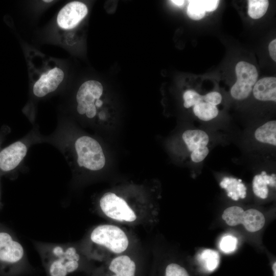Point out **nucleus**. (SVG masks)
<instances>
[{
    "label": "nucleus",
    "instance_id": "nucleus-1",
    "mask_svg": "<svg viewBox=\"0 0 276 276\" xmlns=\"http://www.w3.org/2000/svg\"><path fill=\"white\" fill-rule=\"evenodd\" d=\"M33 243L49 276H67L78 269L81 256L73 245L36 241Z\"/></svg>",
    "mask_w": 276,
    "mask_h": 276
},
{
    "label": "nucleus",
    "instance_id": "nucleus-2",
    "mask_svg": "<svg viewBox=\"0 0 276 276\" xmlns=\"http://www.w3.org/2000/svg\"><path fill=\"white\" fill-rule=\"evenodd\" d=\"M24 246L15 233L0 222V275L10 276L27 265Z\"/></svg>",
    "mask_w": 276,
    "mask_h": 276
},
{
    "label": "nucleus",
    "instance_id": "nucleus-3",
    "mask_svg": "<svg viewBox=\"0 0 276 276\" xmlns=\"http://www.w3.org/2000/svg\"><path fill=\"white\" fill-rule=\"evenodd\" d=\"M78 165L91 171L102 169L105 157L102 148L94 138L86 135L78 137L74 144Z\"/></svg>",
    "mask_w": 276,
    "mask_h": 276
},
{
    "label": "nucleus",
    "instance_id": "nucleus-4",
    "mask_svg": "<svg viewBox=\"0 0 276 276\" xmlns=\"http://www.w3.org/2000/svg\"><path fill=\"white\" fill-rule=\"evenodd\" d=\"M89 240L93 244L104 246L118 254L124 251L129 244L125 233L119 227L109 224L96 227L90 234Z\"/></svg>",
    "mask_w": 276,
    "mask_h": 276
},
{
    "label": "nucleus",
    "instance_id": "nucleus-5",
    "mask_svg": "<svg viewBox=\"0 0 276 276\" xmlns=\"http://www.w3.org/2000/svg\"><path fill=\"white\" fill-rule=\"evenodd\" d=\"M222 217L228 225L236 226L242 224L250 232L259 231L265 223L263 214L258 210L250 209L244 211L242 208L238 206L226 209Z\"/></svg>",
    "mask_w": 276,
    "mask_h": 276
},
{
    "label": "nucleus",
    "instance_id": "nucleus-6",
    "mask_svg": "<svg viewBox=\"0 0 276 276\" xmlns=\"http://www.w3.org/2000/svg\"><path fill=\"white\" fill-rule=\"evenodd\" d=\"M237 81L231 89L232 97L242 100L249 97L257 81L258 74L256 67L245 61L239 62L236 65Z\"/></svg>",
    "mask_w": 276,
    "mask_h": 276
},
{
    "label": "nucleus",
    "instance_id": "nucleus-7",
    "mask_svg": "<svg viewBox=\"0 0 276 276\" xmlns=\"http://www.w3.org/2000/svg\"><path fill=\"white\" fill-rule=\"evenodd\" d=\"M103 88L101 83L96 80H88L79 87L77 95V110L80 114H85L88 118L95 117L97 113L95 102L103 94Z\"/></svg>",
    "mask_w": 276,
    "mask_h": 276
},
{
    "label": "nucleus",
    "instance_id": "nucleus-8",
    "mask_svg": "<svg viewBox=\"0 0 276 276\" xmlns=\"http://www.w3.org/2000/svg\"><path fill=\"white\" fill-rule=\"evenodd\" d=\"M102 211L107 217L119 221L132 222L136 216L127 202L114 193H105L100 200Z\"/></svg>",
    "mask_w": 276,
    "mask_h": 276
},
{
    "label": "nucleus",
    "instance_id": "nucleus-9",
    "mask_svg": "<svg viewBox=\"0 0 276 276\" xmlns=\"http://www.w3.org/2000/svg\"><path fill=\"white\" fill-rule=\"evenodd\" d=\"M182 139L190 153L191 161L194 163L203 162L210 152L208 147L210 142L209 134L201 129H191L183 132Z\"/></svg>",
    "mask_w": 276,
    "mask_h": 276
},
{
    "label": "nucleus",
    "instance_id": "nucleus-10",
    "mask_svg": "<svg viewBox=\"0 0 276 276\" xmlns=\"http://www.w3.org/2000/svg\"><path fill=\"white\" fill-rule=\"evenodd\" d=\"M27 145L16 141L0 151V177L14 170L26 156Z\"/></svg>",
    "mask_w": 276,
    "mask_h": 276
},
{
    "label": "nucleus",
    "instance_id": "nucleus-11",
    "mask_svg": "<svg viewBox=\"0 0 276 276\" xmlns=\"http://www.w3.org/2000/svg\"><path fill=\"white\" fill-rule=\"evenodd\" d=\"M88 12L83 3L75 1L68 3L59 11L57 21L59 26L64 29H72L76 27Z\"/></svg>",
    "mask_w": 276,
    "mask_h": 276
},
{
    "label": "nucleus",
    "instance_id": "nucleus-12",
    "mask_svg": "<svg viewBox=\"0 0 276 276\" xmlns=\"http://www.w3.org/2000/svg\"><path fill=\"white\" fill-rule=\"evenodd\" d=\"M64 78L63 72L58 67L50 70L42 75L33 86V93L38 97H43L55 91Z\"/></svg>",
    "mask_w": 276,
    "mask_h": 276
},
{
    "label": "nucleus",
    "instance_id": "nucleus-13",
    "mask_svg": "<svg viewBox=\"0 0 276 276\" xmlns=\"http://www.w3.org/2000/svg\"><path fill=\"white\" fill-rule=\"evenodd\" d=\"M255 98L261 101H276V78L264 77L256 82L252 88Z\"/></svg>",
    "mask_w": 276,
    "mask_h": 276
},
{
    "label": "nucleus",
    "instance_id": "nucleus-14",
    "mask_svg": "<svg viewBox=\"0 0 276 276\" xmlns=\"http://www.w3.org/2000/svg\"><path fill=\"white\" fill-rule=\"evenodd\" d=\"M276 176L275 174H268L265 171L256 175L252 179V187L256 196L266 199L269 193L268 186L275 188Z\"/></svg>",
    "mask_w": 276,
    "mask_h": 276
},
{
    "label": "nucleus",
    "instance_id": "nucleus-15",
    "mask_svg": "<svg viewBox=\"0 0 276 276\" xmlns=\"http://www.w3.org/2000/svg\"><path fill=\"white\" fill-rule=\"evenodd\" d=\"M254 138L258 142L276 146V121H269L257 127L254 131Z\"/></svg>",
    "mask_w": 276,
    "mask_h": 276
},
{
    "label": "nucleus",
    "instance_id": "nucleus-16",
    "mask_svg": "<svg viewBox=\"0 0 276 276\" xmlns=\"http://www.w3.org/2000/svg\"><path fill=\"white\" fill-rule=\"evenodd\" d=\"M109 269L115 274L112 276H135L136 266L129 257L123 255L113 259Z\"/></svg>",
    "mask_w": 276,
    "mask_h": 276
},
{
    "label": "nucleus",
    "instance_id": "nucleus-17",
    "mask_svg": "<svg viewBox=\"0 0 276 276\" xmlns=\"http://www.w3.org/2000/svg\"><path fill=\"white\" fill-rule=\"evenodd\" d=\"M220 186L226 191L227 196L234 200L244 199L246 196V188L241 179L225 177L221 181Z\"/></svg>",
    "mask_w": 276,
    "mask_h": 276
},
{
    "label": "nucleus",
    "instance_id": "nucleus-18",
    "mask_svg": "<svg viewBox=\"0 0 276 276\" xmlns=\"http://www.w3.org/2000/svg\"><path fill=\"white\" fill-rule=\"evenodd\" d=\"M197 259L200 270L205 273L213 272L220 264L219 254L211 249L203 250L197 256Z\"/></svg>",
    "mask_w": 276,
    "mask_h": 276
},
{
    "label": "nucleus",
    "instance_id": "nucleus-19",
    "mask_svg": "<svg viewBox=\"0 0 276 276\" xmlns=\"http://www.w3.org/2000/svg\"><path fill=\"white\" fill-rule=\"evenodd\" d=\"M193 111L195 116L202 121H211L216 118L219 113L216 106L204 101L193 106Z\"/></svg>",
    "mask_w": 276,
    "mask_h": 276
},
{
    "label": "nucleus",
    "instance_id": "nucleus-20",
    "mask_svg": "<svg viewBox=\"0 0 276 276\" xmlns=\"http://www.w3.org/2000/svg\"><path fill=\"white\" fill-rule=\"evenodd\" d=\"M248 3V14L253 19H259L264 16L269 6L267 0H249Z\"/></svg>",
    "mask_w": 276,
    "mask_h": 276
},
{
    "label": "nucleus",
    "instance_id": "nucleus-21",
    "mask_svg": "<svg viewBox=\"0 0 276 276\" xmlns=\"http://www.w3.org/2000/svg\"><path fill=\"white\" fill-rule=\"evenodd\" d=\"M187 8V14L192 19L198 20L202 19L205 14L202 1H189Z\"/></svg>",
    "mask_w": 276,
    "mask_h": 276
},
{
    "label": "nucleus",
    "instance_id": "nucleus-22",
    "mask_svg": "<svg viewBox=\"0 0 276 276\" xmlns=\"http://www.w3.org/2000/svg\"><path fill=\"white\" fill-rule=\"evenodd\" d=\"M183 106L186 108H190L199 103L204 102L203 96L194 90H187L183 94Z\"/></svg>",
    "mask_w": 276,
    "mask_h": 276
},
{
    "label": "nucleus",
    "instance_id": "nucleus-23",
    "mask_svg": "<svg viewBox=\"0 0 276 276\" xmlns=\"http://www.w3.org/2000/svg\"><path fill=\"white\" fill-rule=\"evenodd\" d=\"M237 239L232 235H226L223 237L220 243L221 250L225 253L234 251L237 248Z\"/></svg>",
    "mask_w": 276,
    "mask_h": 276
},
{
    "label": "nucleus",
    "instance_id": "nucleus-24",
    "mask_svg": "<svg viewBox=\"0 0 276 276\" xmlns=\"http://www.w3.org/2000/svg\"><path fill=\"white\" fill-rule=\"evenodd\" d=\"M164 276H191L187 270L177 263L168 264L165 271Z\"/></svg>",
    "mask_w": 276,
    "mask_h": 276
},
{
    "label": "nucleus",
    "instance_id": "nucleus-25",
    "mask_svg": "<svg viewBox=\"0 0 276 276\" xmlns=\"http://www.w3.org/2000/svg\"><path fill=\"white\" fill-rule=\"evenodd\" d=\"M203 99L204 102L217 106L221 102L222 96L218 92L212 91L204 95Z\"/></svg>",
    "mask_w": 276,
    "mask_h": 276
},
{
    "label": "nucleus",
    "instance_id": "nucleus-26",
    "mask_svg": "<svg viewBox=\"0 0 276 276\" xmlns=\"http://www.w3.org/2000/svg\"><path fill=\"white\" fill-rule=\"evenodd\" d=\"M202 2L205 12H212L218 8L220 1L217 0H203L202 1Z\"/></svg>",
    "mask_w": 276,
    "mask_h": 276
},
{
    "label": "nucleus",
    "instance_id": "nucleus-27",
    "mask_svg": "<svg viewBox=\"0 0 276 276\" xmlns=\"http://www.w3.org/2000/svg\"><path fill=\"white\" fill-rule=\"evenodd\" d=\"M268 50L271 58L276 61V39L272 40L269 44Z\"/></svg>",
    "mask_w": 276,
    "mask_h": 276
},
{
    "label": "nucleus",
    "instance_id": "nucleus-28",
    "mask_svg": "<svg viewBox=\"0 0 276 276\" xmlns=\"http://www.w3.org/2000/svg\"><path fill=\"white\" fill-rule=\"evenodd\" d=\"M172 3L178 6H181L185 4V1H180V0H172L171 1Z\"/></svg>",
    "mask_w": 276,
    "mask_h": 276
},
{
    "label": "nucleus",
    "instance_id": "nucleus-29",
    "mask_svg": "<svg viewBox=\"0 0 276 276\" xmlns=\"http://www.w3.org/2000/svg\"><path fill=\"white\" fill-rule=\"evenodd\" d=\"M272 275L276 276V262H274L272 265Z\"/></svg>",
    "mask_w": 276,
    "mask_h": 276
},
{
    "label": "nucleus",
    "instance_id": "nucleus-30",
    "mask_svg": "<svg viewBox=\"0 0 276 276\" xmlns=\"http://www.w3.org/2000/svg\"><path fill=\"white\" fill-rule=\"evenodd\" d=\"M103 104V102L100 99H98L95 102V106L97 107H100Z\"/></svg>",
    "mask_w": 276,
    "mask_h": 276
},
{
    "label": "nucleus",
    "instance_id": "nucleus-31",
    "mask_svg": "<svg viewBox=\"0 0 276 276\" xmlns=\"http://www.w3.org/2000/svg\"><path fill=\"white\" fill-rule=\"evenodd\" d=\"M0 206L3 207V203L1 201V182H0Z\"/></svg>",
    "mask_w": 276,
    "mask_h": 276
},
{
    "label": "nucleus",
    "instance_id": "nucleus-32",
    "mask_svg": "<svg viewBox=\"0 0 276 276\" xmlns=\"http://www.w3.org/2000/svg\"><path fill=\"white\" fill-rule=\"evenodd\" d=\"M44 2H45V3H50V2H52V0H50V1H43Z\"/></svg>",
    "mask_w": 276,
    "mask_h": 276
}]
</instances>
